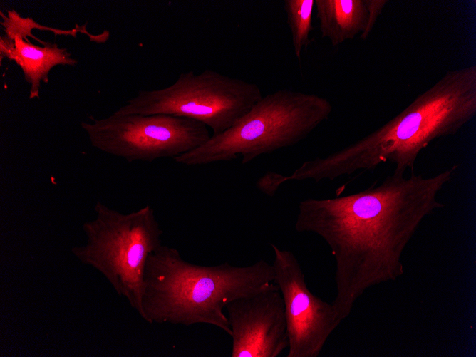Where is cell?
<instances>
[{
    "label": "cell",
    "instance_id": "obj_1",
    "mask_svg": "<svg viewBox=\"0 0 476 357\" xmlns=\"http://www.w3.org/2000/svg\"><path fill=\"white\" fill-rule=\"evenodd\" d=\"M457 169L429 177L393 172L356 193L299 202L295 229L321 237L335 259L332 304L342 321L367 289L404 274L406 246L424 219L445 207L438 195Z\"/></svg>",
    "mask_w": 476,
    "mask_h": 357
},
{
    "label": "cell",
    "instance_id": "obj_2",
    "mask_svg": "<svg viewBox=\"0 0 476 357\" xmlns=\"http://www.w3.org/2000/svg\"><path fill=\"white\" fill-rule=\"evenodd\" d=\"M475 115L476 66L447 71L381 127L341 150L304 162L289 175H280L279 182L332 181L388 162L395 173L414 172L423 149L456 134Z\"/></svg>",
    "mask_w": 476,
    "mask_h": 357
},
{
    "label": "cell",
    "instance_id": "obj_3",
    "mask_svg": "<svg viewBox=\"0 0 476 357\" xmlns=\"http://www.w3.org/2000/svg\"><path fill=\"white\" fill-rule=\"evenodd\" d=\"M274 277L273 265L264 259L246 267L202 266L162 244L146 262L141 318L150 324H209L231 336L225 306L271 287Z\"/></svg>",
    "mask_w": 476,
    "mask_h": 357
},
{
    "label": "cell",
    "instance_id": "obj_4",
    "mask_svg": "<svg viewBox=\"0 0 476 357\" xmlns=\"http://www.w3.org/2000/svg\"><path fill=\"white\" fill-rule=\"evenodd\" d=\"M332 108L328 100L316 94L279 90L262 96L232 127L174 160L192 166L241 156L247 164L296 145L329 118Z\"/></svg>",
    "mask_w": 476,
    "mask_h": 357
},
{
    "label": "cell",
    "instance_id": "obj_5",
    "mask_svg": "<svg viewBox=\"0 0 476 357\" xmlns=\"http://www.w3.org/2000/svg\"><path fill=\"white\" fill-rule=\"evenodd\" d=\"M94 211L95 217L82 225L86 243L73 247L71 253L101 274L141 316L146 262L162 245L163 234L154 209L146 205L124 214L98 201Z\"/></svg>",
    "mask_w": 476,
    "mask_h": 357
},
{
    "label": "cell",
    "instance_id": "obj_6",
    "mask_svg": "<svg viewBox=\"0 0 476 357\" xmlns=\"http://www.w3.org/2000/svg\"><path fill=\"white\" fill-rule=\"evenodd\" d=\"M263 96L255 83L212 69L181 73L170 86L140 90L117 115L165 114L200 122L218 135L232 127Z\"/></svg>",
    "mask_w": 476,
    "mask_h": 357
},
{
    "label": "cell",
    "instance_id": "obj_7",
    "mask_svg": "<svg viewBox=\"0 0 476 357\" xmlns=\"http://www.w3.org/2000/svg\"><path fill=\"white\" fill-rule=\"evenodd\" d=\"M81 125L93 147L129 162L175 158L200 147L212 135L200 122L165 114L113 113Z\"/></svg>",
    "mask_w": 476,
    "mask_h": 357
},
{
    "label": "cell",
    "instance_id": "obj_8",
    "mask_svg": "<svg viewBox=\"0 0 476 357\" xmlns=\"http://www.w3.org/2000/svg\"><path fill=\"white\" fill-rule=\"evenodd\" d=\"M274 282L283 296L287 324V357H317L342 320L332 304L308 288L300 264L291 251L271 244Z\"/></svg>",
    "mask_w": 476,
    "mask_h": 357
},
{
    "label": "cell",
    "instance_id": "obj_9",
    "mask_svg": "<svg viewBox=\"0 0 476 357\" xmlns=\"http://www.w3.org/2000/svg\"><path fill=\"white\" fill-rule=\"evenodd\" d=\"M232 330V357H276L289 346L279 286L237 299L224 308Z\"/></svg>",
    "mask_w": 476,
    "mask_h": 357
},
{
    "label": "cell",
    "instance_id": "obj_10",
    "mask_svg": "<svg viewBox=\"0 0 476 357\" xmlns=\"http://www.w3.org/2000/svg\"><path fill=\"white\" fill-rule=\"evenodd\" d=\"M386 0H315L321 36L336 46L371 34Z\"/></svg>",
    "mask_w": 476,
    "mask_h": 357
},
{
    "label": "cell",
    "instance_id": "obj_11",
    "mask_svg": "<svg viewBox=\"0 0 476 357\" xmlns=\"http://www.w3.org/2000/svg\"><path fill=\"white\" fill-rule=\"evenodd\" d=\"M6 58L14 61L22 70L24 78L31 85L29 99L39 98L41 81L47 83L48 74L58 65L75 66L77 61L65 48L46 42L36 46L20 38L6 35L0 37V61Z\"/></svg>",
    "mask_w": 476,
    "mask_h": 357
},
{
    "label": "cell",
    "instance_id": "obj_12",
    "mask_svg": "<svg viewBox=\"0 0 476 357\" xmlns=\"http://www.w3.org/2000/svg\"><path fill=\"white\" fill-rule=\"evenodd\" d=\"M314 0H285L284 7L291 30L294 54L300 60L303 48L310 43Z\"/></svg>",
    "mask_w": 476,
    "mask_h": 357
}]
</instances>
